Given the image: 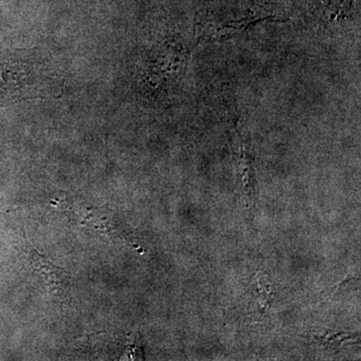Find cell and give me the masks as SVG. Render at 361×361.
Instances as JSON below:
<instances>
[{"label": "cell", "mask_w": 361, "mask_h": 361, "mask_svg": "<svg viewBox=\"0 0 361 361\" xmlns=\"http://www.w3.org/2000/svg\"><path fill=\"white\" fill-rule=\"evenodd\" d=\"M28 260L33 272L37 273L44 279L49 293L59 300H68L71 285V276L68 271L54 265L35 249L30 251Z\"/></svg>", "instance_id": "cell-1"}]
</instances>
